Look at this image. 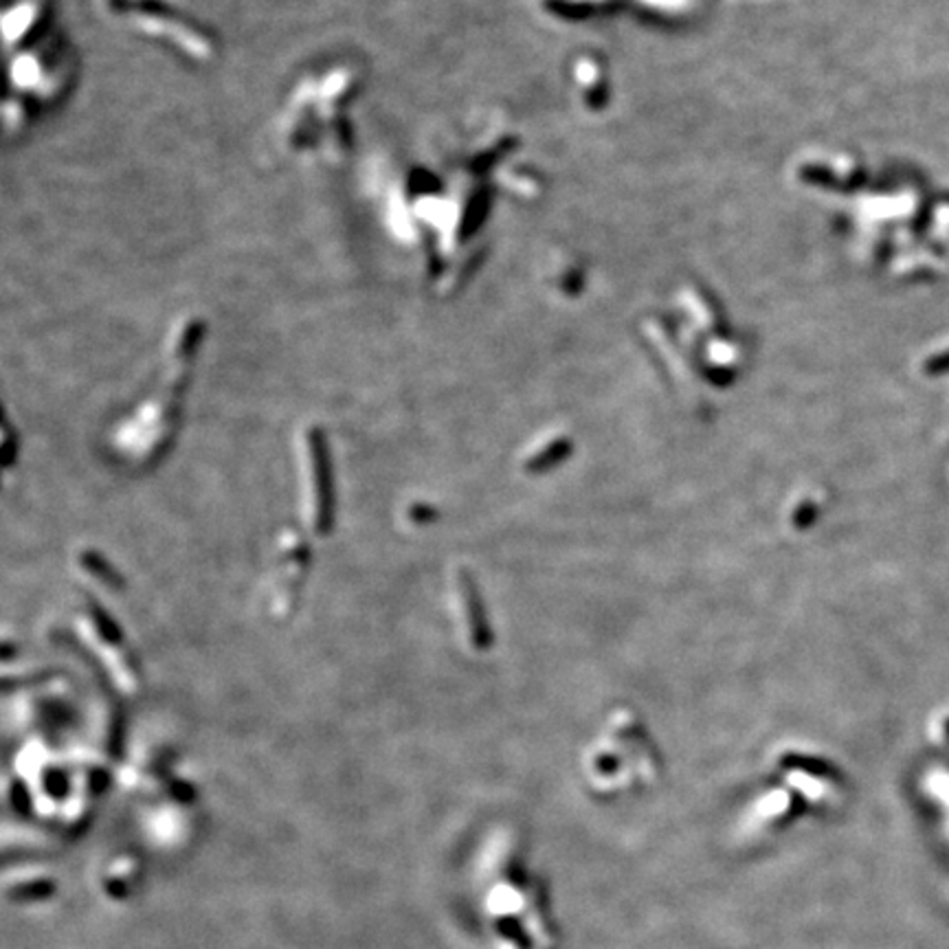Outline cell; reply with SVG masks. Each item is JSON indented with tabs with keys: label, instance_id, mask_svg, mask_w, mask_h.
I'll return each mask as SVG.
<instances>
[{
	"label": "cell",
	"instance_id": "2",
	"mask_svg": "<svg viewBox=\"0 0 949 949\" xmlns=\"http://www.w3.org/2000/svg\"><path fill=\"white\" fill-rule=\"evenodd\" d=\"M302 467L303 474V519L315 537H328L334 525V483L330 464L328 442L319 427H308L302 433Z\"/></svg>",
	"mask_w": 949,
	"mask_h": 949
},
{
	"label": "cell",
	"instance_id": "4",
	"mask_svg": "<svg viewBox=\"0 0 949 949\" xmlns=\"http://www.w3.org/2000/svg\"><path fill=\"white\" fill-rule=\"evenodd\" d=\"M310 568V547L297 529H284L278 541L275 554L273 580H271V614L275 617H288L297 609L303 583Z\"/></svg>",
	"mask_w": 949,
	"mask_h": 949
},
{
	"label": "cell",
	"instance_id": "7",
	"mask_svg": "<svg viewBox=\"0 0 949 949\" xmlns=\"http://www.w3.org/2000/svg\"><path fill=\"white\" fill-rule=\"evenodd\" d=\"M407 517L409 522H412L413 525H425L431 522V519H435V510L431 508V506L422 504V501H418V504H412L407 508Z\"/></svg>",
	"mask_w": 949,
	"mask_h": 949
},
{
	"label": "cell",
	"instance_id": "1",
	"mask_svg": "<svg viewBox=\"0 0 949 949\" xmlns=\"http://www.w3.org/2000/svg\"><path fill=\"white\" fill-rule=\"evenodd\" d=\"M198 343H200V330L196 325L178 333V339H174L169 352L163 385L119 433V446L137 464L154 462L172 442Z\"/></svg>",
	"mask_w": 949,
	"mask_h": 949
},
{
	"label": "cell",
	"instance_id": "3",
	"mask_svg": "<svg viewBox=\"0 0 949 949\" xmlns=\"http://www.w3.org/2000/svg\"><path fill=\"white\" fill-rule=\"evenodd\" d=\"M77 629H80L82 639L93 648L101 664L110 672V679L123 693L135 694L143 684L139 662H137L135 653L128 647L126 638L113 622V617L106 614L99 605L89 602L82 609L80 617H77Z\"/></svg>",
	"mask_w": 949,
	"mask_h": 949
},
{
	"label": "cell",
	"instance_id": "6",
	"mask_svg": "<svg viewBox=\"0 0 949 949\" xmlns=\"http://www.w3.org/2000/svg\"><path fill=\"white\" fill-rule=\"evenodd\" d=\"M75 565L86 578H90L93 583L99 584V587L108 589V592H122L123 584H126L122 576H119V571L114 569L99 552L90 550V547L77 552Z\"/></svg>",
	"mask_w": 949,
	"mask_h": 949
},
{
	"label": "cell",
	"instance_id": "5",
	"mask_svg": "<svg viewBox=\"0 0 949 949\" xmlns=\"http://www.w3.org/2000/svg\"><path fill=\"white\" fill-rule=\"evenodd\" d=\"M453 598L464 639H467V644L471 648H479V651H482V648H486L488 644H490V631H488L486 617H483L477 587H474L471 576L464 574V571L455 574Z\"/></svg>",
	"mask_w": 949,
	"mask_h": 949
}]
</instances>
